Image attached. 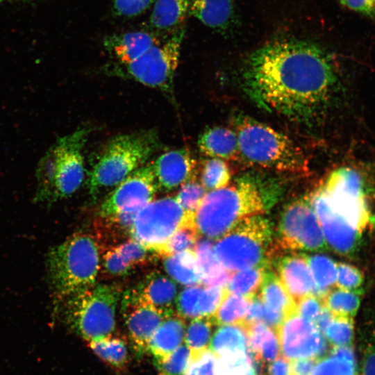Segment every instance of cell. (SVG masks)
I'll use <instances>...</instances> for the list:
<instances>
[{"instance_id": "cell-1", "label": "cell", "mask_w": 375, "mask_h": 375, "mask_svg": "<svg viewBox=\"0 0 375 375\" xmlns=\"http://www.w3.org/2000/svg\"><path fill=\"white\" fill-rule=\"evenodd\" d=\"M338 83L329 53L302 40L268 43L251 53L242 70V88L256 106L304 124L326 110Z\"/></svg>"}, {"instance_id": "cell-2", "label": "cell", "mask_w": 375, "mask_h": 375, "mask_svg": "<svg viewBox=\"0 0 375 375\" xmlns=\"http://www.w3.org/2000/svg\"><path fill=\"white\" fill-rule=\"evenodd\" d=\"M272 184L244 175L224 188L208 191L194 215L199 235L217 240L242 219L263 214Z\"/></svg>"}, {"instance_id": "cell-3", "label": "cell", "mask_w": 375, "mask_h": 375, "mask_svg": "<svg viewBox=\"0 0 375 375\" xmlns=\"http://www.w3.org/2000/svg\"><path fill=\"white\" fill-rule=\"evenodd\" d=\"M90 132L82 127L57 139L40 158L35 171V202L49 206L80 188L85 174L83 150Z\"/></svg>"}, {"instance_id": "cell-4", "label": "cell", "mask_w": 375, "mask_h": 375, "mask_svg": "<svg viewBox=\"0 0 375 375\" xmlns=\"http://www.w3.org/2000/svg\"><path fill=\"white\" fill-rule=\"evenodd\" d=\"M235 126L240 155L249 164L278 172L309 173L303 151L285 134L242 115L235 118Z\"/></svg>"}, {"instance_id": "cell-5", "label": "cell", "mask_w": 375, "mask_h": 375, "mask_svg": "<svg viewBox=\"0 0 375 375\" xmlns=\"http://www.w3.org/2000/svg\"><path fill=\"white\" fill-rule=\"evenodd\" d=\"M99 248L94 238L78 232L51 248L46 259L47 275L58 302L96 283Z\"/></svg>"}, {"instance_id": "cell-6", "label": "cell", "mask_w": 375, "mask_h": 375, "mask_svg": "<svg viewBox=\"0 0 375 375\" xmlns=\"http://www.w3.org/2000/svg\"><path fill=\"white\" fill-rule=\"evenodd\" d=\"M160 146L155 130L122 134L111 138L100 152L89 174L88 187L93 200L115 188L146 162Z\"/></svg>"}, {"instance_id": "cell-7", "label": "cell", "mask_w": 375, "mask_h": 375, "mask_svg": "<svg viewBox=\"0 0 375 375\" xmlns=\"http://www.w3.org/2000/svg\"><path fill=\"white\" fill-rule=\"evenodd\" d=\"M122 295L117 285L95 283L59 301L58 306L67 325L90 342L112 335Z\"/></svg>"}, {"instance_id": "cell-8", "label": "cell", "mask_w": 375, "mask_h": 375, "mask_svg": "<svg viewBox=\"0 0 375 375\" xmlns=\"http://www.w3.org/2000/svg\"><path fill=\"white\" fill-rule=\"evenodd\" d=\"M272 235L262 214L246 217L216 240L215 256L231 273L269 262Z\"/></svg>"}, {"instance_id": "cell-9", "label": "cell", "mask_w": 375, "mask_h": 375, "mask_svg": "<svg viewBox=\"0 0 375 375\" xmlns=\"http://www.w3.org/2000/svg\"><path fill=\"white\" fill-rule=\"evenodd\" d=\"M185 33V27H181L136 60L127 64L115 63L108 72L158 90L174 100V79Z\"/></svg>"}, {"instance_id": "cell-10", "label": "cell", "mask_w": 375, "mask_h": 375, "mask_svg": "<svg viewBox=\"0 0 375 375\" xmlns=\"http://www.w3.org/2000/svg\"><path fill=\"white\" fill-rule=\"evenodd\" d=\"M327 248L308 194L290 202L284 208L279 223L278 235L274 247H269L268 258L278 251H315Z\"/></svg>"}, {"instance_id": "cell-11", "label": "cell", "mask_w": 375, "mask_h": 375, "mask_svg": "<svg viewBox=\"0 0 375 375\" xmlns=\"http://www.w3.org/2000/svg\"><path fill=\"white\" fill-rule=\"evenodd\" d=\"M194 215L187 213L175 197L152 200L137 213L130 235L147 249L160 255L173 233L194 220Z\"/></svg>"}, {"instance_id": "cell-12", "label": "cell", "mask_w": 375, "mask_h": 375, "mask_svg": "<svg viewBox=\"0 0 375 375\" xmlns=\"http://www.w3.org/2000/svg\"><path fill=\"white\" fill-rule=\"evenodd\" d=\"M333 208L360 232L371 220L361 175L349 167L332 172L319 186Z\"/></svg>"}, {"instance_id": "cell-13", "label": "cell", "mask_w": 375, "mask_h": 375, "mask_svg": "<svg viewBox=\"0 0 375 375\" xmlns=\"http://www.w3.org/2000/svg\"><path fill=\"white\" fill-rule=\"evenodd\" d=\"M158 190L153 162L137 169L115 187L101 203L103 218L125 210L139 211L151 202Z\"/></svg>"}, {"instance_id": "cell-14", "label": "cell", "mask_w": 375, "mask_h": 375, "mask_svg": "<svg viewBox=\"0 0 375 375\" xmlns=\"http://www.w3.org/2000/svg\"><path fill=\"white\" fill-rule=\"evenodd\" d=\"M281 353L290 360L302 358L321 359L327 350L326 340L312 322L297 312L288 316L276 329Z\"/></svg>"}, {"instance_id": "cell-15", "label": "cell", "mask_w": 375, "mask_h": 375, "mask_svg": "<svg viewBox=\"0 0 375 375\" xmlns=\"http://www.w3.org/2000/svg\"><path fill=\"white\" fill-rule=\"evenodd\" d=\"M309 196L327 244L340 255L354 254L360 244L362 233L333 208L320 187Z\"/></svg>"}, {"instance_id": "cell-16", "label": "cell", "mask_w": 375, "mask_h": 375, "mask_svg": "<svg viewBox=\"0 0 375 375\" xmlns=\"http://www.w3.org/2000/svg\"><path fill=\"white\" fill-rule=\"evenodd\" d=\"M122 311L134 351L142 356L154 332L170 315L142 301L133 289L122 297Z\"/></svg>"}, {"instance_id": "cell-17", "label": "cell", "mask_w": 375, "mask_h": 375, "mask_svg": "<svg viewBox=\"0 0 375 375\" xmlns=\"http://www.w3.org/2000/svg\"><path fill=\"white\" fill-rule=\"evenodd\" d=\"M153 167L158 189L170 191L194 179L196 162L188 149L181 148L162 153Z\"/></svg>"}, {"instance_id": "cell-18", "label": "cell", "mask_w": 375, "mask_h": 375, "mask_svg": "<svg viewBox=\"0 0 375 375\" xmlns=\"http://www.w3.org/2000/svg\"><path fill=\"white\" fill-rule=\"evenodd\" d=\"M276 271L296 304L300 299L315 294V283L306 255L292 253L282 257L277 262Z\"/></svg>"}, {"instance_id": "cell-19", "label": "cell", "mask_w": 375, "mask_h": 375, "mask_svg": "<svg viewBox=\"0 0 375 375\" xmlns=\"http://www.w3.org/2000/svg\"><path fill=\"white\" fill-rule=\"evenodd\" d=\"M160 42L153 33L136 31L107 35L103 45L116 63L127 64Z\"/></svg>"}, {"instance_id": "cell-20", "label": "cell", "mask_w": 375, "mask_h": 375, "mask_svg": "<svg viewBox=\"0 0 375 375\" xmlns=\"http://www.w3.org/2000/svg\"><path fill=\"white\" fill-rule=\"evenodd\" d=\"M133 290L146 303L167 315L175 313L174 308L177 298L176 285L160 272H152Z\"/></svg>"}, {"instance_id": "cell-21", "label": "cell", "mask_w": 375, "mask_h": 375, "mask_svg": "<svg viewBox=\"0 0 375 375\" xmlns=\"http://www.w3.org/2000/svg\"><path fill=\"white\" fill-rule=\"evenodd\" d=\"M149 251L133 239L108 249L103 256L106 272L114 276H124L135 267L144 265Z\"/></svg>"}, {"instance_id": "cell-22", "label": "cell", "mask_w": 375, "mask_h": 375, "mask_svg": "<svg viewBox=\"0 0 375 375\" xmlns=\"http://www.w3.org/2000/svg\"><path fill=\"white\" fill-rule=\"evenodd\" d=\"M185 324L181 316L173 314L165 318L152 335L148 351L155 364L161 362L179 347L185 338Z\"/></svg>"}, {"instance_id": "cell-23", "label": "cell", "mask_w": 375, "mask_h": 375, "mask_svg": "<svg viewBox=\"0 0 375 375\" xmlns=\"http://www.w3.org/2000/svg\"><path fill=\"white\" fill-rule=\"evenodd\" d=\"M197 145L200 152L210 158L233 160L240 156L235 131L226 127L215 126L205 130L200 135Z\"/></svg>"}, {"instance_id": "cell-24", "label": "cell", "mask_w": 375, "mask_h": 375, "mask_svg": "<svg viewBox=\"0 0 375 375\" xmlns=\"http://www.w3.org/2000/svg\"><path fill=\"white\" fill-rule=\"evenodd\" d=\"M247 335L249 353L258 362H271L281 354L276 331L260 322L243 324Z\"/></svg>"}, {"instance_id": "cell-25", "label": "cell", "mask_w": 375, "mask_h": 375, "mask_svg": "<svg viewBox=\"0 0 375 375\" xmlns=\"http://www.w3.org/2000/svg\"><path fill=\"white\" fill-rule=\"evenodd\" d=\"M189 14L208 27L222 31L233 23V0H188Z\"/></svg>"}, {"instance_id": "cell-26", "label": "cell", "mask_w": 375, "mask_h": 375, "mask_svg": "<svg viewBox=\"0 0 375 375\" xmlns=\"http://www.w3.org/2000/svg\"><path fill=\"white\" fill-rule=\"evenodd\" d=\"M259 296L270 311L284 320L297 312V304L276 272L269 267L260 287Z\"/></svg>"}, {"instance_id": "cell-27", "label": "cell", "mask_w": 375, "mask_h": 375, "mask_svg": "<svg viewBox=\"0 0 375 375\" xmlns=\"http://www.w3.org/2000/svg\"><path fill=\"white\" fill-rule=\"evenodd\" d=\"M197 254L201 276V285L204 286H226L231 272L217 260L214 251V242L204 238L197 240L194 248Z\"/></svg>"}, {"instance_id": "cell-28", "label": "cell", "mask_w": 375, "mask_h": 375, "mask_svg": "<svg viewBox=\"0 0 375 375\" xmlns=\"http://www.w3.org/2000/svg\"><path fill=\"white\" fill-rule=\"evenodd\" d=\"M149 25L157 31H171L182 25L189 14L188 0H155Z\"/></svg>"}, {"instance_id": "cell-29", "label": "cell", "mask_w": 375, "mask_h": 375, "mask_svg": "<svg viewBox=\"0 0 375 375\" xmlns=\"http://www.w3.org/2000/svg\"><path fill=\"white\" fill-rule=\"evenodd\" d=\"M163 264L166 272L177 283L186 286L201 285V272L194 249L166 256Z\"/></svg>"}, {"instance_id": "cell-30", "label": "cell", "mask_w": 375, "mask_h": 375, "mask_svg": "<svg viewBox=\"0 0 375 375\" xmlns=\"http://www.w3.org/2000/svg\"><path fill=\"white\" fill-rule=\"evenodd\" d=\"M352 345L333 347L327 356L317 362L311 375H358Z\"/></svg>"}, {"instance_id": "cell-31", "label": "cell", "mask_w": 375, "mask_h": 375, "mask_svg": "<svg viewBox=\"0 0 375 375\" xmlns=\"http://www.w3.org/2000/svg\"><path fill=\"white\" fill-rule=\"evenodd\" d=\"M209 349L217 356L238 351H248L245 328L241 324L222 325L212 337Z\"/></svg>"}, {"instance_id": "cell-32", "label": "cell", "mask_w": 375, "mask_h": 375, "mask_svg": "<svg viewBox=\"0 0 375 375\" xmlns=\"http://www.w3.org/2000/svg\"><path fill=\"white\" fill-rule=\"evenodd\" d=\"M269 262L231 274L226 288L228 292L251 298L259 293Z\"/></svg>"}, {"instance_id": "cell-33", "label": "cell", "mask_w": 375, "mask_h": 375, "mask_svg": "<svg viewBox=\"0 0 375 375\" xmlns=\"http://www.w3.org/2000/svg\"><path fill=\"white\" fill-rule=\"evenodd\" d=\"M307 260L315 283V294L322 299L336 283L337 263L323 254L307 256Z\"/></svg>"}, {"instance_id": "cell-34", "label": "cell", "mask_w": 375, "mask_h": 375, "mask_svg": "<svg viewBox=\"0 0 375 375\" xmlns=\"http://www.w3.org/2000/svg\"><path fill=\"white\" fill-rule=\"evenodd\" d=\"M362 291H350L336 287L322 298L323 306L334 315L353 317L360 306Z\"/></svg>"}, {"instance_id": "cell-35", "label": "cell", "mask_w": 375, "mask_h": 375, "mask_svg": "<svg viewBox=\"0 0 375 375\" xmlns=\"http://www.w3.org/2000/svg\"><path fill=\"white\" fill-rule=\"evenodd\" d=\"M251 298L228 292L211 317L215 325L242 324L247 317Z\"/></svg>"}, {"instance_id": "cell-36", "label": "cell", "mask_w": 375, "mask_h": 375, "mask_svg": "<svg viewBox=\"0 0 375 375\" xmlns=\"http://www.w3.org/2000/svg\"><path fill=\"white\" fill-rule=\"evenodd\" d=\"M88 343L93 352L109 365L122 369L127 365L128 349L122 338L111 335Z\"/></svg>"}, {"instance_id": "cell-37", "label": "cell", "mask_w": 375, "mask_h": 375, "mask_svg": "<svg viewBox=\"0 0 375 375\" xmlns=\"http://www.w3.org/2000/svg\"><path fill=\"white\" fill-rule=\"evenodd\" d=\"M214 325L211 317H198L192 319L185 330L184 338L191 355L208 349Z\"/></svg>"}, {"instance_id": "cell-38", "label": "cell", "mask_w": 375, "mask_h": 375, "mask_svg": "<svg viewBox=\"0 0 375 375\" xmlns=\"http://www.w3.org/2000/svg\"><path fill=\"white\" fill-rule=\"evenodd\" d=\"M216 375H257L253 360L248 351L217 356Z\"/></svg>"}, {"instance_id": "cell-39", "label": "cell", "mask_w": 375, "mask_h": 375, "mask_svg": "<svg viewBox=\"0 0 375 375\" xmlns=\"http://www.w3.org/2000/svg\"><path fill=\"white\" fill-rule=\"evenodd\" d=\"M231 178L230 169L224 160L210 158L204 160L200 183L207 191L226 187Z\"/></svg>"}, {"instance_id": "cell-40", "label": "cell", "mask_w": 375, "mask_h": 375, "mask_svg": "<svg viewBox=\"0 0 375 375\" xmlns=\"http://www.w3.org/2000/svg\"><path fill=\"white\" fill-rule=\"evenodd\" d=\"M199 238L195 221L190 220L173 233L162 248L160 256L166 257L188 249H194Z\"/></svg>"}, {"instance_id": "cell-41", "label": "cell", "mask_w": 375, "mask_h": 375, "mask_svg": "<svg viewBox=\"0 0 375 375\" xmlns=\"http://www.w3.org/2000/svg\"><path fill=\"white\" fill-rule=\"evenodd\" d=\"M354 328L353 317L335 315L323 335L333 347L349 346L353 344Z\"/></svg>"}, {"instance_id": "cell-42", "label": "cell", "mask_w": 375, "mask_h": 375, "mask_svg": "<svg viewBox=\"0 0 375 375\" xmlns=\"http://www.w3.org/2000/svg\"><path fill=\"white\" fill-rule=\"evenodd\" d=\"M207 192L201 183L194 178L180 187L175 198L187 213L194 215Z\"/></svg>"}, {"instance_id": "cell-43", "label": "cell", "mask_w": 375, "mask_h": 375, "mask_svg": "<svg viewBox=\"0 0 375 375\" xmlns=\"http://www.w3.org/2000/svg\"><path fill=\"white\" fill-rule=\"evenodd\" d=\"M190 358V350L186 345H181L163 360L155 364L158 375H183Z\"/></svg>"}, {"instance_id": "cell-44", "label": "cell", "mask_w": 375, "mask_h": 375, "mask_svg": "<svg viewBox=\"0 0 375 375\" xmlns=\"http://www.w3.org/2000/svg\"><path fill=\"white\" fill-rule=\"evenodd\" d=\"M203 285L187 286L176 298V308L178 315L183 319L200 317L199 301Z\"/></svg>"}, {"instance_id": "cell-45", "label": "cell", "mask_w": 375, "mask_h": 375, "mask_svg": "<svg viewBox=\"0 0 375 375\" xmlns=\"http://www.w3.org/2000/svg\"><path fill=\"white\" fill-rule=\"evenodd\" d=\"M361 337L359 375H375V327H364Z\"/></svg>"}, {"instance_id": "cell-46", "label": "cell", "mask_w": 375, "mask_h": 375, "mask_svg": "<svg viewBox=\"0 0 375 375\" xmlns=\"http://www.w3.org/2000/svg\"><path fill=\"white\" fill-rule=\"evenodd\" d=\"M226 286L203 285L199 301L200 317H212L228 294Z\"/></svg>"}, {"instance_id": "cell-47", "label": "cell", "mask_w": 375, "mask_h": 375, "mask_svg": "<svg viewBox=\"0 0 375 375\" xmlns=\"http://www.w3.org/2000/svg\"><path fill=\"white\" fill-rule=\"evenodd\" d=\"M217 356L209 348L191 355L183 375H216Z\"/></svg>"}, {"instance_id": "cell-48", "label": "cell", "mask_w": 375, "mask_h": 375, "mask_svg": "<svg viewBox=\"0 0 375 375\" xmlns=\"http://www.w3.org/2000/svg\"><path fill=\"white\" fill-rule=\"evenodd\" d=\"M363 283V274L356 267L346 262L337 263L336 287L350 291H360Z\"/></svg>"}, {"instance_id": "cell-49", "label": "cell", "mask_w": 375, "mask_h": 375, "mask_svg": "<svg viewBox=\"0 0 375 375\" xmlns=\"http://www.w3.org/2000/svg\"><path fill=\"white\" fill-rule=\"evenodd\" d=\"M155 0H113L112 10L119 17H133L146 11Z\"/></svg>"}, {"instance_id": "cell-50", "label": "cell", "mask_w": 375, "mask_h": 375, "mask_svg": "<svg viewBox=\"0 0 375 375\" xmlns=\"http://www.w3.org/2000/svg\"><path fill=\"white\" fill-rule=\"evenodd\" d=\"M324 307L322 300L318 296L310 294L297 302V312L306 319L314 322Z\"/></svg>"}, {"instance_id": "cell-51", "label": "cell", "mask_w": 375, "mask_h": 375, "mask_svg": "<svg viewBox=\"0 0 375 375\" xmlns=\"http://www.w3.org/2000/svg\"><path fill=\"white\" fill-rule=\"evenodd\" d=\"M319 359L302 358L290 360L291 375H311Z\"/></svg>"}, {"instance_id": "cell-52", "label": "cell", "mask_w": 375, "mask_h": 375, "mask_svg": "<svg viewBox=\"0 0 375 375\" xmlns=\"http://www.w3.org/2000/svg\"><path fill=\"white\" fill-rule=\"evenodd\" d=\"M344 6L365 15H375V0H339Z\"/></svg>"}, {"instance_id": "cell-53", "label": "cell", "mask_w": 375, "mask_h": 375, "mask_svg": "<svg viewBox=\"0 0 375 375\" xmlns=\"http://www.w3.org/2000/svg\"><path fill=\"white\" fill-rule=\"evenodd\" d=\"M269 375H291L290 360L285 357L278 356L268 366Z\"/></svg>"}, {"instance_id": "cell-54", "label": "cell", "mask_w": 375, "mask_h": 375, "mask_svg": "<svg viewBox=\"0 0 375 375\" xmlns=\"http://www.w3.org/2000/svg\"><path fill=\"white\" fill-rule=\"evenodd\" d=\"M334 315L324 306L322 308L320 313L313 322L317 329L323 335V333L334 317Z\"/></svg>"}, {"instance_id": "cell-55", "label": "cell", "mask_w": 375, "mask_h": 375, "mask_svg": "<svg viewBox=\"0 0 375 375\" xmlns=\"http://www.w3.org/2000/svg\"><path fill=\"white\" fill-rule=\"evenodd\" d=\"M34 0H0V3H24V2H29L33 1Z\"/></svg>"}]
</instances>
